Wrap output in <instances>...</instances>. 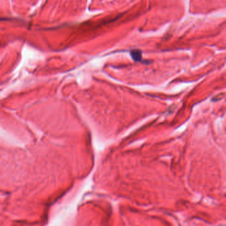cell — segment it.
I'll use <instances>...</instances> for the list:
<instances>
[{
    "label": "cell",
    "instance_id": "1",
    "mask_svg": "<svg viewBox=\"0 0 226 226\" xmlns=\"http://www.w3.org/2000/svg\"><path fill=\"white\" fill-rule=\"evenodd\" d=\"M133 59L135 61H141L142 60V53L139 50H133L131 52Z\"/></svg>",
    "mask_w": 226,
    "mask_h": 226
}]
</instances>
